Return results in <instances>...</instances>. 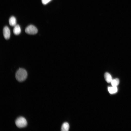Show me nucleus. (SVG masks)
<instances>
[{"mask_svg": "<svg viewBox=\"0 0 131 131\" xmlns=\"http://www.w3.org/2000/svg\"><path fill=\"white\" fill-rule=\"evenodd\" d=\"M9 25L11 26H15L16 25V20L15 18L13 16H11L9 20Z\"/></svg>", "mask_w": 131, "mask_h": 131, "instance_id": "nucleus-7", "label": "nucleus"}, {"mask_svg": "<svg viewBox=\"0 0 131 131\" xmlns=\"http://www.w3.org/2000/svg\"><path fill=\"white\" fill-rule=\"evenodd\" d=\"M3 34L4 38L6 39H8L10 36V31L8 27L5 26L3 29Z\"/></svg>", "mask_w": 131, "mask_h": 131, "instance_id": "nucleus-4", "label": "nucleus"}, {"mask_svg": "<svg viewBox=\"0 0 131 131\" xmlns=\"http://www.w3.org/2000/svg\"><path fill=\"white\" fill-rule=\"evenodd\" d=\"M21 32V29L20 26L18 25H15L13 29V32L15 35H18Z\"/></svg>", "mask_w": 131, "mask_h": 131, "instance_id": "nucleus-6", "label": "nucleus"}, {"mask_svg": "<svg viewBox=\"0 0 131 131\" xmlns=\"http://www.w3.org/2000/svg\"><path fill=\"white\" fill-rule=\"evenodd\" d=\"M27 76L26 71L23 68H19L16 72L15 77L16 80L19 82H23L26 78Z\"/></svg>", "mask_w": 131, "mask_h": 131, "instance_id": "nucleus-1", "label": "nucleus"}, {"mask_svg": "<svg viewBox=\"0 0 131 131\" xmlns=\"http://www.w3.org/2000/svg\"><path fill=\"white\" fill-rule=\"evenodd\" d=\"M69 128V123L67 122H65L62 125L61 128V131H68Z\"/></svg>", "mask_w": 131, "mask_h": 131, "instance_id": "nucleus-8", "label": "nucleus"}, {"mask_svg": "<svg viewBox=\"0 0 131 131\" xmlns=\"http://www.w3.org/2000/svg\"><path fill=\"white\" fill-rule=\"evenodd\" d=\"M108 90L110 93L113 94L117 91V87H109L108 88Z\"/></svg>", "mask_w": 131, "mask_h": 131, "instance_id": "nucleus-10", "label": "nucleus"}, {"mask_svg": "<svg viewBox=\"0 0 131 131\" xmlns=\"http://www.w3.org/2000/svg\"><path fill=\"white\" fill-rule=\"evenodd\" d=\"M119 80L118 78H115L112 79L111 82L112 86L117 87L119 84Z\"/></svg>", "mask_w": 131, "mask_h": 131, "instance_id": "nucleus-9", "label": "nucleus"}, {"mask_svg": "<svg viewBox=\"0 0 131 131\" xmlns=\"http://www.w3.org/2000/svg\"><path fill=\"white\" fill-rule=\"evenodd\" d=\"M104 78L106 81L108 83H111L112 80L111 75L108 73H105L104 75Z\"/></svg>", "mask_w": 131, "mask_h": 131, "instance_id": "nucleus-5", "label": "nucleus"}, {"mask_svg": "<svg viewBox=\"0 0 131 131\" xmlns=\"http://www.w3.org/2000/svg\"><path fill=\"white\" fill-rule=\"evenodd\" d=\"M51 0H41V2L43 4L45 5L49 3Z\"/></svg>", "mask_w": 131, "mask_h": 131, "instance_id": "nucleus-11", "label": "nucleus"}, {"mask_svg": "<svg viewBox=\"0 0 131 131\" xmlns=\"http://www.w3.org/2000/svg\"><path fill=\"white\" fill-rule=\"evenodd\" d=\"M25 32L30 34H34L38 32L37 28L34 26L31 25L28 26L25 29Z\"/></svg>", "mask_w": 131, "mask_h": 131, "instance_id": "nucleus-3", "label": "nucleus"}, {"mask_svg": "<svg viewBox=\"0 0 131 131\" xmlns=\"http://www.w3.org/2000/svg\"><path fill=\"white\" fill-rule=\"evenodd\" d=\"M15 123L16 126L20 128L25 127L27 124L26 120L23 117H20L17 118L15 121Z\"/></svg>", "mask_w": 131, "mask_h": 131, "instance_id": "nucleus-2", "label": "nucleus"}]
</instances>
